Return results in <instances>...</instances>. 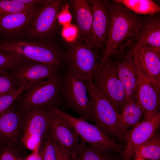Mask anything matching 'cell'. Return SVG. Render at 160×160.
Wrapping results in <instances>:
<instances>
[{"label":"cell","instance_id":"cell-1","mask_svg":"<svg viewBox=\"0 0 160 160\" xmlns=\"http://www.w3.org/2000/svg\"><path fill=\"white\" fill-rule=\"evenodd\" d=\"M110 23L105 48L97 68L113 55L119 59L126 54L125 48L133 40L143 24V19L114 0L109 1Z\"/></svg>","mask_w":160,"mask_h":160},{"label":"cell","instance_id":"cell-2","mask_svg":"<svg viewBox=\"0 0 160 160\" xmlns=\"http://www.w3.org/2000/svg\"><path fill=\"white\" fill-rule=\"evenodd\" d=\"M63 76L64 70H60L48 79L23 92L16 100L19 113L41 106L60 107Z\"/></svg>","mask_w":160,"mask_h":160},{"label":"cell","instance_id":"cell-3","mask_svg":"<svg viewBox=\"0 0 160 160\" xmlns=\"http://www.w3.org/2000/svg\"><path fill=\"white\" fill-rule=\"evenodd\" d=\"M0 51L61 68L64 64V52L51 41L0 40Z\"/></svg>","mask_w":160,"mask_h":160},{"label":"cell","instance_id":"cell-4","mask_svg":"<svg viewBox=\"0 0 160 160\" xmlns=\"http://www.w3.org/2000/svg\"><path fill=\"white\" fill-rule=\"evenodd\" d=\"M87 85L93 121L109 138L125 141L126 135L119 128L120 114L118 109L93 86L92 81Z\"/></svg>","mask_w":160,"mask_h":160},{"label":"cell","instance_id":"cell-5","mask_svg":"<svg viewBox=\"0 0 160 160\" xmlns=\"http://www.w3.org/2000/svg\"><path fill=\"white\" fill-rule=\"evenodd\" d=\"M60 107L73 110L79 118L93 121L91 103L86 83L81 78L65 69L61 87Z\"/></svg>","mask_w":160,"mask_h":160},{"label":"cell","instance_id":"cell-6","mask_svg":"<svg viewBox=\"0 0 160 160\" xmlns=\"http://www.w3.org/2000/svg\"><path fill=\"white\" fill-rule=\"evenodd\" d=\"M71 43L64 52L65 69L80 77L86 83L91 81L100 60L98 55L93 47L79 38Z\"/></svg>","mask_w":160,"mask_h":160},{"label":"cell","instance_id":"cell-7","mask_svg":"<svg viewBox=\"0 0 160 160\" xmlns=\"http://www.w3.org/2000/svg\"><path fill=\"white\" fill-rule=\"evenodd\" d=\"M93 86L119 109L128 101L123 84L111 59L96 69L92 78Z\"/></svg>","mask_w":160,"mask_h":160},{"label":"cell","instance_id":"cell-8","mask_svg":"<svg viewBox=\"0 0 160 160\" xmlns=\"http://www.w3.org/2000/svg\"><path fill=\"white\" fill-rule=\"evenodd\" d=\"M50 108L73 127L82 142L123 153L125 145L119 144L116 140L108 137L95 124L75 117L58 108Z\"/></svg>","mask_w":160,"mask_h":160},{"label":"cell","instance_id":"cell-9","mask_svg":"<svg viewBox=\"0 0 160 160\" xmlns=\"http://www.w3.org/2000/svg\"><path fill=\"white\" fill-rule=\"evenodd\" d=\"M47 107H37L20 113L22 121L21 142L25 149L35 150L49 131Z\"/></svg>","mask_w":160,"mask_h":160},{"label":"cell","instance_id":"cell-10","mask_svg":"<svg viewBox=\"0 0 160 160\" xmlns=\"http://www.w3.org/2000/svg\"><path fill=\"white\" fill-rule=\"evenodd\" d=\"M63 2L60 0H49L39 12L25 38L31 41H51Z\"/></svg>","mask_w":160,"mask_h":160},{"label":"cell","instance_id":"cell-11","mask_svg":"<svg viewBox=\"0 0 160 160\" xmlns=\"http://www.w3.org/2000/svg\"><path fill=\"white\" fill-rule=\"evenodd\" d=\"M44 5L23 12L0 16V40H23Z\"/></svg>","mask_w":160,"mask_h":160},{"label":"cell","instance_id":"cell-12","mask_svg":"<svg viewBox=\"0 0 160 160\" xmlns=\"http://www.w3.org/2000/svg\"><path fill=\"white\" fill-rule=\"evenodd\" d=\"M62 69L32 60H27L10 72L18 87L37 85L52 76Z\"/></svg>","mask_w":160,"mask_h":160},{"label":"cell","instance_id":"cell-13","mask_svg":"<svg viewBox=\"0 0 160 160\" xmlns=\"http://www.w3.org/2000/svg\"><path fill=\"white\" fill-rule=\"evenodd\" d=\"M92 14L91 37L92 47L104 52L108 31L110 14L109 1L88 0Z\"/></svg>","mask_w":160,"mask_h":160},{"label":"cell","instance_id":"cell-14","mask_svg":"<svg viewBox=\"0 0 160 160\" xmlns=\"http://www.w3.org/2000/svg\"><path fill=\"white\" fill-rule=\"evenodd\" d=\"M160 125L159 111L150 118L144 119L127 132L123 153L125 160H130L136 150L154 135Z\"/></svg>","mask_w":160,"mask_h":160},{"label":"cell","instance_id":"cell-15","mask_svg":"<svg viewBox=\"0 0 160 160\" xmlns=\"http://www.w3.org/2000/svg\"><path fill=\"white\" fill-rule=\"evenodd\" d=\"M22 121L16 101L0 116V143L20 151L25 149L21 142Z\"/></svg>","mask_w":160,"mask_h":160},{"label":"cell","instance_id":"cell-16","mask_svg":"<svg viewBox=\"0 0 160 160\" xmlns=\"http://www.w3.org/2000/svg\"><path fill=\"white\" fill-rule=\"evenodd\" d=\"M49 119V131L52 138L70 153L72 157L75 153L81 141L73 127L47 107Z\"/></svg>","mask_w":160,"mask_h":160},{"label":"cell","instance_id":"cell-17","mask_svg":"<svg viewBox=\"0 0 160 160\" xmlns=\"http://www.w3.org/2000/svg\"><path fill=\"white\" fill-rule=\"evenodd\" d=\"M143 75L157 87L160 86V50L147 45L141 46L132 52Z\"/></svg>","mask_w":160,"mask_h":160},{"label":"cell","instance_id":"cell-18","mask_svg":"<svg viewBox=\"0 0 160 160\" xmlns=\"http://www.w3.org/2000/svg\"><path fill=\"white\" fill-rule=\"evenodd\" d=\"M136 63L138 75L137 100L144 111V119H149L159 112L160 88L143 75Z\"/></svg>","mask_w":160,"mask_h":160},{"label":"cell","instance_id":"cell-19","mask_svg":"<svg viewBox=\"0 0 160 160\" xmlns=\"http://www.w3.org/2000/svg\"><path fill=\"white\" fill-rule=\"evenodd\" d=\"M120 60L114 62L118 76L124 87L128 101L137 100V65L132 53L128 52Z\"/></svg>","mask_w":160,"mask_h":160},{"label":"cell","instance_id":"cell-20","mask_svg":"<svg viewBox=\"0 0 160 160\" xmlns=\"http://www.w3.org/2000/svg\"><path fill=\"white\" fill-rule=\"evenodd\" d=\"M135 43L129 52H132L144 45L160 50V17L158 15L144 16L142 25L133 40L132 44Z\"/></svg>","mask_w":160,"mask_h":160},{"label":"cell","instance_id":"cell-21","mask_svg":"<svg viewBox=\"0 0 160 160\" xmlns=\"http://www.w3.org/2000/svg\"><path fill=\"white\" fill-rule=\"evenodd\" d=\"M72 4L79 31V38L92 47V14L87 0H74L72 1Z\"/></svg>","mask_w":160,"mask_h":160},{"label":"cell","instance_id":"cell-22","mask_svg":"<svg viewBox=\"0 0 160 160\" xmlns=\"http://www.w3.org/2000/svg\"><path fill=\"white\" fill-rule=\"evenodd\" d=\"M73 160H125L123 153L80 141Z\"/></svg>","mask_w":160,"mask_h":160},{"label":"cell","instance_id":"cell-23","mask_svg":"<svg viewBox=\"0 0 160 160\" xmlns=\"http://www.w3.org/2000/svg\"><path fill=\"white\" fill-rule=\"evenodd\" d=\"M121 111L119 128L126 135L128 129L132 128L141 121L144 112L137 101L134 100L128 101L123 106Z\"/></svg>","mask_w":160,"mask_h":160},{"label":"cell","instance_id":"cell-24","mask_svg":"<svg viewBox=\"0 0 160 160\" xmlns=\"http://www.w3.org/2000/svg\"><path fill=\"white\" fill-rule=\"evenodd\" d=\"M114 0L138 15H151L157 14L160 11V7L151 0Z\"/></svg>","mask_w":160,"mask_h":160},{"label":"cell","instance_id":"cell-25","mask_svg":"<svg viewBox=\"0 0 160 160\" xmlns=\"http://www.w3.org/2000/svg\"><path fill=\"white\" fill-rule=\"evenodd\" d=\"M133 156L146 160H160V136L159 133L137 148Z\"/></svg>","mask_w":160,"mask_h":160},{"label":"cell","instance_id":"cell-26","mask_svg":"<svg viewBox=\"0 0 160 160\" xmlns=\"http://www.w3.org/2000/svg\"><path fill=\"white\" fill-rule=\"evenodd\" d=\"M39 6L19 3L15 0H0V16L23 12Z\"/></svg>","mask_w":160,"mask_h":160},{"label":"cell","instance_id":"cell-27","mask_svg":"<svg viewBox=\"0 0 160 160\" xmlns=\"http://www.w3.org/2000/svg\"><path fill=\"white\" fill-rule=\"evenodd\" d=\"M38 147L42 160H56L55 149L49 131L41 138Z\"/></svg>","mask_w":160,"mask_h":160},{"label":"cell","instance_id":"cell-28","mask_svg":"<svg viewBox=\"0 0 160 160\" xmlns=\"http://www.w3.org/2000/svg\"><path fill=\"white\" fill-rule=\"evenodd\" d=\"M27 60L17 54L0 51V70L11 71L17 65Z\"/></svg>","mask_w":160,"mask_h":160},{"label":"cell","instance_id":"cell-29","mask_svg":"<svg viewBox=\"0 0 160 160\" xmlns=\"http://www.w3.org/2000/svg\"><path fill=\"white\" fill-rule=\"evenodd\" d=\"M32 87L28 86L19 87L15 91L0 96V116L13 104L23 92Z\"/></svg>","mask_w":160,"mask_h":160},{"label":"cell","instance_id":"cell-30","mask_svg":"<svg viewBox=\"0 0 160 160\" xmlns=\"http://www.w3.org/2000/svg\"><path fill=\"white\" fill-rule=\"evenodd\" d=\"M18 88L14 82L10 72L0 70V97L9 94Z\"/></svg>","mask_w":160,"mask_h":160},{"label":"cell","instance_id":"cell-31","mask_svg":"<svg viewBox=\"0 0 160 160\" xmlns=\"http://www.w3.org/2000/svg\"><path fill=\"white\" fill-rule=\"evenodd\" d=\"M20 151L9 145H3L0 150V160H23Z\"/></svg>","mask_w":160,"mask_h":160},{"label":"cell","instance_id":"cell-32","mask_svg":"<svg viewBox=\"0 0 160 160\" xmlns=\"http://www.w3.org/2000/svg\"><path fill=\"white\" fill-rule=\"evenodd\" d=\"M61 34L66 41L71 43L79 38V29L77 25L70 24L63 26Z\"/></svg>","mask_w":160,"mask_h":160},{"label":"cell","instance_id":"cell-33","mask_svg":"<svg viewBox=\"0 0 160 160\" xmlns=\"http://www.w3.org/2000/svg\"><path fill=\"white\" fill-rule=\"evenodd\" d=\"M72 16L70 12L69 5L65 4L63 5L57 17V21L59 23L63 26L71 24Z\"/></svg>","mask_w":160,"mask_h":160},{"label":"cell","instance_id":"cell-34","mask_svg":"<svg viewBox=\"0 0 160 160\" xmlns=\"http://www.w3.org/2000/svg\"><path fill=\"white\" fill-rule=\"evenodd\" d=\"M55 148L56 160H73L69 153L52 137Z\"/></svg>","mask_w":160,"mask_h":160},{"label":"cell","instance_id":"cell-35","mask_svg":"<svg viewBox=\"0 0 160 160\" xmlns=\"http://www.w3.org/2000/svg\"><path fill=\"white\" fill-rule=\"evenodd\" d=\"M16 1L24 4L34 6L44 5L49 0H15Z\"/></svg>","mask_w":160,"mask_h":160},{"label":"cell","instance_id":"cell-36","mask_svg":"<svg viewBox=\"0 0 160 160\" xmlns=\"http://www.w3.org/2000/svg\"><path fill=\"white\" fill-rule=\"evenodd\" d=\"M26 160H42L39 153L35 152L27 157Z\"/></svg>","mask_w":160,"mask_h":160},{"label":"cell","instance_id":"cell-37","mask_svg":"<svg viewBox=\"0 0 160 160\" xmlns=\"http://www.w3.org/2000/svg\"><path fill=\"white\" fill-rule=\"evenodd\" d=\"M134 160H146L145 159H144L143 158L138 157H135V159Z\"/></svg>","mask_w":160,"mask_h":160},{"label":"cell","instance_id":"cell-38","mask_svg":"<svg viewBox=\"0 0 160 160\" xmlns=\"http://www.w3.org/2000/svg\"><path fill=\"white\" fill-rule=\"evenodd\" d=\"M3 145L0 143V150L2 148V147L3 146Z\"/></svg>","mask_w":160,"mask_h":160}]
</instances>
